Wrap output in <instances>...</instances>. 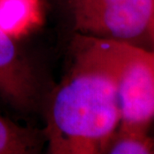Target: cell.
<instances>
[{
  "instance_id": "cell-1",
  "label": "cell",
  "mask_w": 154,
  "mask_h": 154,
  "mask_svg": "<svg viewBox=\"0 0 154 154\" xmlns=\"http://www.w3.org/2000/svg\"><path fill=\"white\" fill-rule=\"evenodd\" d=\"M73 71L53 98L48 121L49 151L90 154L105 150L120 121L115 78L76 44Z\"/></svg>"
},
{
  "instance_id": "cell-2",
  "label": "cell",
  "mask_w": 154,
  "mask_h": 154,
  "mask_svg": "<svg viewBox=\"0 0 154 154\" xmlns=\"http://www.w3.org/2000/svg\"><path fill=\"white\" fill-rule=\"evenodd\" d=\"M78 42L115 78L123 130L135 133L154 116L153 53L109 38Z\"/></svg>"
},
{
  "instance_id": "cell-3",
  "label": "cell",
  "mask_w": 154,
  "mask_h": 154,
  "mask_svg": "<svg viewBox=\"0 0 154 154\" xmlns=\"http://www.w3.org/2000/svg\"><path fill=\"white\" fill-rule=\"evenodd\" d=\"M76 26L101 38L132 39L154 20V0H74Z\"/></svg>"
},
{
  "instance_id": "cell-4",
  "label": "cell",
  "mask_w": 154,
  "mask_h": 154,
  "mask_svg": "<svg viewBox=\"0 0 154 154\" xmlns=\"http://www.w3.org/2000/svg\"><path fill=\"white\" fill-rule=\"evenodd\" d=\"M34 86L12 38L0 29V96L16 107L31 103Z\"/></svg>"
},
{
  "instance_id": "cell-5",
  "label": "cell",
  "mask_w": 154,
  "mask_h": 154,
  "mask_svg": "<svg viewBox=\"0 0 154 154\" xmlns=\"http://www.w3.org/2000/svg\"><path fill=\"white\" fill-rule=\"evenodd\" d=\"M40 21L39 0H0V29L11 38L24 35Z\"/></svg>"
},
{
  "instance_id": "cell-6",
  "label": "cell",
  "mask_w": 154,
  "mask_h": 154,
  "mask_svg": "<svg viewBox=\"0 0 154 154\" xmlns=\"http://www.w3.org/2000/svg\"><path fill=\"white\" fill-rule=\"evenodd\" d=\"M34 146L31 132L0 115V154L31 153Z\"/></svg>"
},
{
  "instance_id": "cell-7",
  "label": "cell",
  "mask_w": 154,
  "mask_h": 154,
  "mask_svg": "<svg viewBox=\"0 0 154 154\" xmlns=\"http://www.w3.org/2000/svg\"><path fill=\"white\" fill-rule=\"evenodd\" d=\"M124 136L118 138L113 142H108L105 150L112 154H144L150 152L148 142L135 136L131 132H126Z\"/></svg>"
}]
</instances>
